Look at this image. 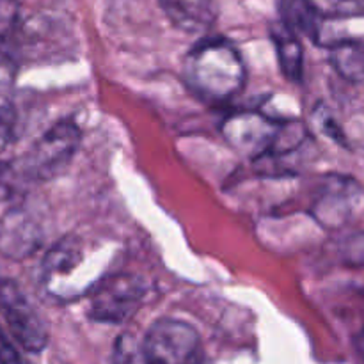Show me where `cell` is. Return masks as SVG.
Segmentation results:
<instances>
[{"label": "cell", "mask_w": 364, "mask_h": 364, "mask_svg": "<svg viewBox=\"0 0 364 364\" xmlns=\"http://www.w3.org/2000/svg\"><path fill=\"white\" fill-rule=\"evenodd\" d=\"M247 71L238 50L226 39H205L187 53L183 80L208 102H228L244 89Z\"/></svg>", "instance_id": "cell-1"}, {"label": "cell", "mask_w": 364, "mask_h": 364, "mask_svg": "<svg viewBox=\"0 0 364 364\" xmlns=\"http://www.w3.org/2000/svg\"><path fill=\"white\" fill-rule=\"evenodd\" d=\"M80 139L77 123L70 119L59 121L46 130L20 164L28 181H48L59 176L73 160Z\"/></svg>", "instance_id": "cell-2"}, {"label": "cell", "mask_w": 364, "mask_h": 364, "mask_svg": "<svg viewBox=\"0 0 364 364\" xmlns=\"http://www.w3.org/2000/svg\"><path fill=\"white\" fill-rule=\"evenodd\" d=\"M311 215L327 230H341L358 223L364 217V187L341 174L323 178L313 199Z\"/></svg>", "instance_id": "cell-3"}, {"label": "cell", "mask_w": 364, "mask_h": 364, "mask_svg": "<svg viewBox=\"0 0 364 364\" xmlns=\"http://www.w3.org/2000/svg\"><path fill=\"white\" fill-rule=\"evenodd\" d=\"M0 313L23 350L39 354L48 345V327L38 309L14 281H0Z\"/></svg>", "instance_id": "cell-4"}, {"label": "cell", "mask_w": 364, "mask_h": 364, "mask_svg": "<svg viewBox=\"0 0 364 364\" xmlns=\"http://www.w3.org/2000/svg\"><path fill=\"white\" fill-rule=\"evenodd\" d=\"M151 364H198L199 334L191 323L160 318L142 336Z\"/></svg>", "instance_id": "cell-5"}, {"label": "cell", "mask_w": 364, "mask_h": 364, "mask_svg": "<svg viewBox=\"0 0 364 364\" xmlns=\"http://www.w3.org/2000/svg\"><path fill=\"white\" fill-rule=\"evenodd\" d=\"M146 295L144 281L134 274H116L91 299L89 316L100 323H124L137 313Z\"/></svg>", "instance_id": "cell-6"}, {"label": "cell", "mask_w": 364, "mask_h": 364, "mask_svg": "<svg viewBox=\"0 0 364 364\" xmlns=\"http://www.w3.org/2000/svg\"><path fill=\"white\" fill-rule=\"evenodd\" d=\"M283 123L259 112H238L223 123L224 139L237 151L259 160L272 149Z\"/></svg>", "instance_id": "cell-7"}, {"label": "cell", "mask_w": 364, "mask_h": 364, "mask_svg": "<svg viewBox=\"0 0 364 364\" xmlns=\"http://www.w3.org/2000/svg\"><path fill=\"white\" fill-rule=\"evenodd\" d=\"M84 262V242L77 237H66L57 242L41 265V279L46 290L60 295L64 281L77 272V267Z\"/></svg>", "instance_id": "cell-8"}, {"label": "cell", "mask_w": 364, "mask_h": 364, "mask_svg": "<svg viewBox=\"0 0 364 364\" xmlns=\"http://www.w3.org/2000/svg\"><path fill=\"white\" fill-rule=\"evenodd\" d=\"M41 242V233L34 220L21 210V205L6 212L0 226V249L7 256L23 258L36 251Z\"/></svg>", "instance_id": "cell-9"}, {"label": "cell", "mask_w": 364, "mask_h": 364, "mask_svg": "<svg viewBox=\"0 0 364 364\" xmlns=\"http://www.w3.org/2000/svg\"><path fill=\"white\" fill-rule=\"evenodd\" d=\"M160 7L174 27L198 34L213 21V0H160Z\"/></svg>", "instance_id": "cell-10"}, {"label": "cell", "mask_w": 364, "mask_h": 364, "mask_svg": "<svg viewBox=\"0 0 364 364\" xmlns=\"http://www.w3.org/2000/svg\"><path fill=\"white\" fill-rule=\"evenodd\" d=\"M274 46H276L277 60H279L281 73L291 82H299L302 78V68H304V50L297 34L287 25L274 23L270 27Z\"/></svg>", "instance_id": "cell-11"}, {"label": "cell", "mask_w": 364, "mask_h": 364, "mask_svg": "<svg viewBox=\"0 0 364 364\" xmlns=\"http://www.w3.org/2000/svg\"><path fill=\"white\" fill-rule=\"evenodd\" d=\"M283 23L297 34L308 36L315 43L320 41L323 18L313 0H281Z\"/></svg>", "instance_id": "cell-12"}, {"label": "cell", "mask_w": 364, "mask_h": 364, "mask_svg": "<svg viewBox=\"0 0 364 364\" xmlns=\"http://www.w3.org/2000/svg\"><path fill=\"white\" fill-rule=\"evenodd\" d=\"M329 63L345 80L352 84L364 82V43L341 39L329 46Z\"/></svg>", "instance_id": "cell-13"}, {"label": "cell", "mask_w": 364, "mask_h": 364, "mask_svg": "<svg viewBox=\"0 0 364 364\" xmlns=\"http://www.w3.org/2000/svg\"><path fill=\"white\" fill-rule=\"evenodd\" d=\"M110 364H151L144 350L142 338L134 336L132 333L121 334L114 343Z\"/></svg>", "instance_id": "cell-14"}, {"label": "cell", "mask_w": 364, "mask_h": 364, "mask_svg": "<svg viewBox=\"0 0 364 364\" xmlns=\"http://www.w3.org/2000/svg\"><path fill=\"white\" fill-rule=\"evenodd\" d=\"M20 23V6L16 0H0V45L14 34Z\"/></svg>", "instance_id": "cell-15"}, {"label": "cell", "mask_w": 364, "mask_h": 364, "mask_svg": "<svg viewBox=\"0 0 364 364\" xmlns=\"http://www.w3.org/2000/svg\"><path fill=\"white\" fill-rule=\"evenodd\" d=\"M18 77V63L13 53L0 45V96H7L14 87Z\"/></svg>", "instance_id": "cell-16"}, {"label": "cell", "mask_w": 364, "mask_h": 364, "mask_svg": "<svg viewBox=\"0 0 364 364\" xmlns=\"http://www.w3.org/2000/svg\"><path fill=\"white\" fill-rule=\"evenodd\" d=\"M0 364H31L27 363V359L18 352V348L14 347L13 341L7 338V334L4 333L2 327H0Z\"/></svg>", "instance_id": "cell-17"}, {"label": "cell", "mask_w": 364, "mask_h": 364, "mask_svg": "<svg viewBox=\"0 0 364 364\" xmlns=\"http://www.w3.org/2000/svg\"><path fill=\"white\" fill-rule=\"evenodd\" d=\"M13 132H14L13 110L7 109V107H2V109H0V151H2V149L11 142V139H13Z\"/></svg>", "instance_id": "cell-18"}, {"label": "cell", "mask_w": 364, "mask_h": 364, "mask_svg": "<svg viewBox=\"0 0 364 364\" xmlns=\"http://www.w3.org/2000/svg\"><path fill=\"white\" fill-rule=\"evenodd\" d=\"M341 13H364V0H333Z\"/></svg>", "instance_id": "cell-19"}, {"label": "cell", "mask_w": 364, "mask_h": 364, "mask_svg": "<svg viewBox=\"0 0 364 364\" xmlns=\"http://www.w3.org/2000/svg\"><path fill=\"white\" fill-rule=\"evenodd\" d=\"M354 348H355V354H358L359 361L364 364V329L358 334V336H355Z\"/></svg>", "instance_id": "cell-20"}, {"label": "cell", "mask_w": 364, "mask_h": 364, "mask_svg": "<svg viewBox=\"0 0 364 364\" xmlns=\"http://www.w3.org/2000/svg\"><path fill=\"white\" fill-rule=\"evenodd\" d=\"M198 364H205V363H198Z\"/></svg>", "instance_id": "cell-21"}]
</instances>
